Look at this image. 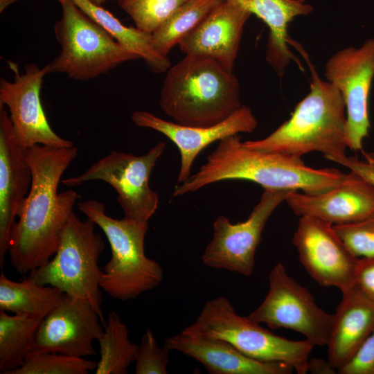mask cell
<instances>
[{
    "instance_id": "16",
    "label": "cell",
    "mask_w": 374,
    "mask_h": 374,
    "mask_svg": "<svg viewBox=\"0 0 374 374\" xmlns=\"http://www.w3.org/2000/svg\"><path fill=\"white\" fill-rule=\"evenodd\" d=\"M135 125L156 130L169 139L180 153V169L177 181L185 182L190 177L195 158L215 141L239 133H251L258 121L251 109L242 105L224 121L211 126H186L163 120L145 111H135L131 116Z\"/></svg>"
},
{
    "instance_id": "32",
    "label": "cell",
    "mask_w": 374,
    "mask_h": 374,
    "mask_svg": "<svg viewBox=\"0 0 374 374\" xmlns=\"http://www.w3.org/2000/svg\"><path fill=\"white\" fill-rule=\"evenodd\" d=\"M337 373L374 374V328L356 354Z\"/></svg>"
},
{
    "instance_id": "37",
    "label": "cell",
    "mask_w": 374,
    "mask_h": 374,
    "mask_svg": "<svg viewBox=\"0 0 374 374\" xmlns=\"http://www.w3.org/2000/svg\"><path fill=\"white\" fill-rule=\"evenodd\" d=\"M88 1H91V3H93L94 4H96V5H98V6H102L103 4L105 3L106 2L112 1V0H88Z\"/></svg>"
},
{
    "instance_id": "14",
    "label": "cell",
    "mask_w": 374,
    "mask_h": 374,
    "mask_svg": "<svg viewBox=\"0 0 374 374\" xmlns=\"http://www.w3.org/2000/svg\"><path fill=\"white\" fill-rule=\"evenodd\" d=\"M14 79L0 80V103L8 109L18 141L26 150L35 145L71 147L72 141L57 135L51 127L44 112L40 93L46 65L39 68L28 64L20 73L15 64H11Z\"/></svg>"
},
{
    "instance_id": "3",
    "label": "cell",
    "mask_w": 374,
    "mask_h": 374,
    "mask_svg": "<svg viewBox=\"0 0 374 374\" xmlns=\"http://www.w3.org/2000/svg\"><path fill=\"white\" fill-rule=\"evenodd\" d=\"M311 78L310 91L296 105L290 118L269 136L244 141L248 148L301 157L317 151L332 161L345 157L346 115L339 91L321 80L305 57Z\"/></svg>"
},
{
    "instance_id": "30",
    "label": "cell",
    "mask_w": 374,
    "mask_h": 374,
    "mask_svg": "<svg viewBox=\"0 0 374 374\" xmlns=\"http://www.w3.org/2000/svg\"><path fill=\"white\" fill-rule=\"evenodd\" d=\"M333 228L355 256L374 257V213L359 221L335 224Z\"/></svg>"
},
{
    "instance_id": "25",
    "label": "cell",
    "mask_w": 374,
    "mask_h": 374,
    "mask_svg": "<svg viewBox=\"0 0 374 374\" xmlns=\"http://www.w3.org/2000/svg\"><path fill=\"white\" fill-rule=\"evenodd\" d=\"M42 319L9 315L0 310V373L10 374L20 367L34 349Z\"/></svg>"
},
{
    "instance_id": "18",
    "label": "cell",
    "mask_w": 374,
    "mask_h": 374,
    "mask_svg": "<svg viewBox=\"0 0 374 374\" xmlns=\"http://www.w3.org/2000/svg\"><path fill=\"white\" fill-rule=\"evenodd\" d=\"M285 202L298 216H312L333 225L359 221L374 213V186L350 172L341 184L321 193L291 190Z\"/></svg>"
},
{
    "instance_id": "9",
    "label": "cell",
    "mask_w": 374,
    "mask_h": 374,
    "mask_svg": "<svg viewBox=\"0 0 374 374\" xmlns=\"http://www.w3.org/2000/svg\"><path fill=\"white\" fill-rule=\"evenodd\" d=\"M165 148L166 143L160 142L140 156L113 150L82 175L62 179L61 182L77 186L93 180L105 181L116 190L124 218L148 222L159 206V195L150 187L149 179Z\"/></svg>"
},
{
    "instance_id": "5",
    "label": "cell",
    "mask_w": 374,
    "mask_h": 374,
    "mask_svg": "<svg viewBox=\"0 0 374 374\" xmlns=\"http://www.w3.org/2000/svg\"><path fill=\"white\" fill-rule=\"evenodd\" d=\"M78 205L102 229L110 245L112 256L103 268L101 289L112 297L125 301L161 283V266L145 253L148 222L113 218L105 213L104 204L96 199L84 200Z\"/></svg>"
},
{
    "instance_id": "7",
    "label": "cell",
    "mask_w": 374,
    "mask_h": 374,
    "mask_svg": "<svg viewBox=\"0 0 374 374\" xmlns=\"http://www.w3.org/2000/svg\"><path fill=\"white\" fill-rule=\"evenodd\" d=\"M60 3L62 16L55 23L54 33L61 50L46 64L48 73H62L74 80L87 81L123 62L139 59L72 0Z\"/></svg>"
},
{
    "instance_id": "12",
    "label": "cell",
    "mask_w": 374,
    "mask_h": 374,
    "mask_svg": "<svg viewBox=\"0 0 374 374\" xmlns=\"http://www.w3.org/2000/svg\"><path fill=\"white\" fill-rule=\"evenodd\" d=\"M324 76L344 100L347 147L362 150L370 128L368 97L374 77V38L359 47H346L333 54L325 64Z\"/></svg>"
},
{
    "instance_id": "17",
    "label": "cell",
    "mask_w": 374,
    "mask_h": 374,
    "mask_svg": "<svg viewBox=\"0 0 374 374\" xmlns=\"http://www.w3.org/2000/svg\"><path fill=\"white\" fill-rule=\"evenodd\" d=\"M0 103V265L2 268L12 226L32 184V172L9 113Z\"/></svg>"
},
{
    "instance_id": "11",
    "label": "cell",
    "mask_w": 374,
    "mask_h": 374,
    "mask_svg": "<svg viewBox=\"0 0 374 374\" xmlns=\"http://www.w3.org/2000/svg\"><path fill=\"white\" fill-rule=\"evenodd\" d=\"M290 191L265 189L245 221L232 224L225 216H217L213 222L212 238L202 256L203 263L211 268L250 276L254 271L255 253L262 230Z\"/></svg>"
},
{
    "instance_id": "29",
    "label": "cell",
    "mask_w": 374,
    "mask_h": 374,
    "mask_svg": "<svg viewBox=\"0 0 374 374\" xmlns=\"http://www.w3.org/2000/svg\"><path fill=\"white\" fill-rule=\"evenodd\" d=\"M189 1L122 0L118 4L131 17L136 27L152 34Z\"/></svg>"
},
{
    "instance_id": "4",
    "label": "cell",
    "mask_w": 374,
    "mask_h": 374,
    "mask_svg": "<svg viewBox=\"0 0 374 374\" xmlns=\"http://www.w3.org/2000/svg\"><path fill=\"white\" fill-rule=\"evenodd\" d=\"M159 104L175 123L186 126L215 125L242 105L233 71L213 58L193 55L168 69Z\"/></svg>"
},
{
    "instance_id": "38",
    "label": "cell",
    "mask_w": 374,
    "mask_h": 374,
    "mask_svg": "<svg viewBox=\"0 0 374 374\" xmlns=\"http://www.w3.org/2000/svg\"><path fill=\"white\" fill-rule=\"evenodd\" d=\"M122 1V0H117V1Z\"/></svg>"
},
{
    "instance_id": "21",
    "label": "cell",
    "mask_w": 374,
    "mask_h": 374,
    "mask_svg": "<svg viewBox=\"0 0 374 374\" xmlns=\"http://www.w3.org/2000/svg\"><path fill=\"white\" fill-rule=\"evenodd\" d=\"M341 293L326 345L328 360L337 372L356 354L374 328V302L355 285Z\"/></svg>"
},
{
    "instance_id": "28",
    "label": "cell",
    "mask_w": 374,
    "mask_h": 374,
    "mask_svg": "<svg viewBox=\"0 0 374 374\" xmlns=\"http://www.w3.org/2000/svg\"><path fill=\"white\" fill-rule=\"evenodd\" d=\"M97 363L57 353L32 351L23 364L10 374H88Z\"/></svg>"
},
{
    "instance_id": "34",
    "label": "cell",
    "mask_w": 374,
    "mask_h": 374,
    "mask_svg": "<svg viewBox=\"0 0 374 374\" xmlns=\"http://www.w3.org/2000/svg\"><path fill=\"white\" fill-rule=\"evenodd\" d=\"M363 156L364 160H359L346 155L337 159L335 163L348 168L374 186V154L364 152Z\"/></svg>"
},
{
    "instance_id": "31",
    "label": "cell",
    "mask_w": 374,
    "mask_h": 374,
    "mask_svg": "<svg viewBox=\"0 0 374 374\" xmlns=\"http://www.w3.org/2000/svg\"><path fill=\"white\" fill-rule=\"evenodd\" d=\"M170 350L159 346L153 332L146 329L141 339L134 371L136 374H166Z\"/></svg>"
},
{
    "instance_id": "24",
    "label": "cell",
    "mask_w": 374,
    "mask_h": 374,
    "mask_svg": "<svg viewBox=\"0 0 374 374\" xmlns=\"http://www.w3.org/2000/svg\"><path fill=\"white\" fill-rule=\"evenodd\" d=\"M64 293L27 278L14 281L0 276V310L43 319L62 301Z\"/></svg>"
},
{
    "instance_id": "35",
    "label": "cell",
    "mask_w": 374,
    "mask_h": 374,
    "mask_svg": "<svg viewBox=\"0 0 374 374\" xmlns=\"http://www.w3.org/2000/svg\"><path fill=\"white\" fill-rule=\"evenodd\" d=\"M308 372L313 374H335L337 373V370L332 366L328 359L312 357L308 362Z\"/></svg>"
},
{
    "instance_id": "6",
    "label": "cell",
    "mask_w": 374,
    "mask_h": 374,
    "mask_svg": "<svg viewBox=\"0 0 374 374\" xmlns=\"http://www.w3.org/2000/svg\"><path fill=\"white\" fill-rule=\"evenodd\" d=\"M96 224L89 218L81 220L73 211L62 229L58 249L45 265L29 272L28 279L51 285L64 294L87 301L106 325L101 308L98 260L105 248Z\"/></svg>"
},
{
    "instance_id": "13",
    "label": "cell",
    "mask_w": 374,
    "mask_h": 374,
    "mask_svg": "<svg viewBox=\"0 0 374 374\" xmlns=\"http://www.w3.org/2000/svg\"><path fill=\"white\" fill-rule=\"evenodd\" d=\"M292 242L300 262L318 284L337 287L341 292L354 285L359 258L348 249L333 224L301 216Z\"/></svg>"
},
{
    "instance_id": "20",
    "label": "cell",
    "mask_w": 374,
    "mask_h": 374,
    "mask_svg": "<svg viewBox=\"0 0 374 374\" xmlns=\"http://www.w3.org/2000/svg\"><path fill=\"white\" fill-rule=\"evenodd\" d=\"M163 346L199 362L211 374H290L294 371L285 363L250 358L228 341L203 336L188 327L166 338Z\"/></svg>"
},
{
    "instance_id": "8",
    "label": "cell",
    "mask_w": 374,
    "mask_h": 374,
    "mask_svg": "<svg viewBox=\"0 0 374 374\" xmlns=\"http://www.w3.org/2000/svg\"><path fill=\"white\" fill-rule=\"evenodd\" d=\"M188 327L203 336L226 341L250 358L285 363L299 374L307 373L314 345L306 339L290 340L276 335L247 316H240L225 296L208 301Z\"/></svg>"
},
{
    "instance_id": "33",
    "label": "cell",
    "mask_w": 374,
    "mask_h": 374,
    "mask_svg": "<svg viewBox=\"0 0 374 374\" xmlns=\"http://www.w3.org/2000/svg\"><path fill=\"white\" fill-rule=\"evenodd\" d=\"M354 285L374 302V257L360 258L356 265Z\"/></svg>"
},
{
    "instance_id": "10",
    "label": "cell",
    "mask_w": 374,
    "mask_h": 374,
    "mask_svg": "<svg viewBox=\"0 0 374 374\" xmlns=\"http://www.w3.org/2000/svg\"><path fill=\"white\" fill-rule=\"evenodd\" d=\"M270 328L294 330L314 346H326L334 314L321 308L307 287L292 278L285 265L276 263L269 274V290L248 316Z\"/></svg>"
},
{
    "instance_id": "36",
    "label": "cell",
    "mask_w": 374,
    "mask_h": 374,
    "mask_svg": "<svg viewBox=\"0 0 374 374\" xmlns=\"http://www.w3.org/2000/svg\"><path fill=\"white\" fill-rule=\"evenodd\" d=\"M19 0H0V11H3L8 6ZM59 2L62 0H57Z\"/></svg>"
},
{
    "instance_id": "26",
    "label": "cell",
    "mask_w": 374,
    "mask_h": 374,
    "mask_svg": "<svg viewBox=\"0 0 374 374\" xmlns=\"http://www.w3.org/2000/svg\"><path fill=\"white\" fill-rule=\"evenodd\" d=\"M105 330L98 339L100 357L96 374H127L134 362L139 346L129 339L127 326L114 310L109 313Z\"/></svg>"
},
{
    "instance_id": "2",
    "label": "cell",
    "mask_w": 374,
    "mask_h": 374,
    "mask_svg": "<svg viewBox=\"0 0 374 374\" xmlns=\"http://www.w3.org/2000/svg\"><path fill=\"white\" fill-rule=\"evenodd\" d=\"M348 174L336 168H314L301 157L253 150L232 135L220 141L206 163L187 181L175 188L172 195L193 193L211 184L243 179L264 189L299 190L308 194L327 191L343 183Z\"/></svg>"
},
{
    "instance_id": "19",
    "label": "cell",
    "mask_w": 374,
    "mask_h": 374,
    "mask_svg": "<svg viewBox=\"0 0 374 374\" xmlns=\"http://www.w3.org/2000/svg\"><path fill=\"white\" fill-rule=\"evenodd\" d=\"M251 13L223 1L178 44L186 55L208 57L233 71L244 26Z\"/></svg>"
},
{
    "instance_id": "22",
    "label": "cell",
    "mask_w": 374,
    "mask_h": 374,
    "mask_svg": "<svg viewBox=\"0 0 374 374\" xmlns=\"http://www.w3.org/2000/svg\"><path fill=\"white\" fill-rule=\"evenodd\" d=\"M238 4L261 19L269 28L265 59L278 76L296 57L291 51L288 27L298 16L308 15L313 7L305 0H224Z\"/></svg>"
},
{
    "instance_id": "15",
    "label": "cell",
    "mask_w": 374,
    "mask_h": 374,
    "mask_svg": "<svg viewBox=\"0 0 374 374\" xmlns=\"http://www.w3.org/2000/svg\"><path fill=\"white\" fill-rule=\"evenodd\" d=\"M103 327L100 317L87 301L64 294L42 320L33 350L78 357L93 355V344L103 335Z\"/></svg>"
},
{
    "instance_id": "1",
    "label": "cell",
    "mask_w": 374,
    "mask_h": 374,
    "mask_svg": "<svg viewBox=\"0 0 374 374\" xmlns=\"http://www.w3.org/2000/svg\"><path fill=\"white\" fill-rule=\"evenodd\" d=\"M32 184L9 236L12 267L26 274L47 263L56 253L62 229L78 199L73 190L57 193L78 148L35 145L25 150Z\"/></svg>"
},
{
    "instance_id": "27",
    "label": "cell",
    "mask_w": 374,
    "mask_h": 374,
    "mask_svg": "<svg viewBox=\"0 0 374 374\" xmlns=\"http://www.w3.org/2000/svg\"><path fill=\"white\" fill-rule=\"evenodd\" d=\"M224 0H190L181 6L152 33V44L161 55L171 49L194 29Z\"/></svg>"
},
{
    "instance_id": "23",
    "label": "cell",
    "mask_w": 374,
    "mask_h": 374,
    "mask_svg": "<svg viewBox=\"0 0 374 374\" xmlns=\"http://www.w3.org/2000/svg\"><path fill=\"white\" fill-rule=\"evenodd\" d=\"M80 9L100 24L123 48L142 59L154 73L167 71L171 66L167 56L159 54L152 44V34L137 27L127 26L102 6L88 0H72Z\"/></svg>"
}]
</instances>
